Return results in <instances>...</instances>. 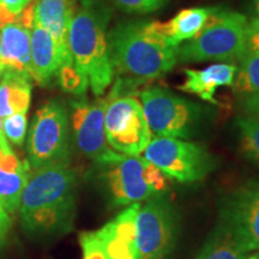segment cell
I'll use <instances>...</instances> for the list:
<instances>
[{
    "label": "cell",
    "instance_id": "1",
    "mask_svg": "<svg viewBox=\"0 0 259 259\" xmlns=\"http://www.w3.org/2000/svg\"><path fill=\"white\" fill-rule=\"evenodd\" d=\"M29 235L52 239L72 231L77 211V174L70 162L31 169L19 199Z\"/></svg>",
    "mask_w": 259,
    "mask_h": 259
},
{
    "label": "cell",
    "instance_id": "2",
    "mask_svg": "<svg viewBox=\"0 0 259 259\" xmlns=\"http://www.w3.org/2000/svg\"><path fill=\"white\" fill-rule=\"evenodd\" d=\"M108 56L114 73L148 82L160 78L178 63L171 48L155 30L153 21H124L107 34Z\"/></svg>",
    "mask_w": 259,
    "mask_h": 259
},
{
    "label": "cell",
    "instance_id": "3",
    "mask_svg": "<svg viewBox=\"0 0 259 259\" xmlns=\"http://www.w3.org/2000/svg\"><path fill=\"white\" fill-rule=\"evenodd\" d=\"M111 18L112 10L106 0H78L69 29L74 66L88 77L97 97L105 94L114 77L107 41Z\"/></svg>",
    "mask_w": 259,
    "mask_h": 259
},
{
    "label": "cell",
    "instance_id": "4",
    "mask_svg": "<svg viewBox=\"0 0 259 259\" xmlns=\"http://www.w3.org/2000/svg\"><path fill=\"white\" fill-rule=\"evenodd\" d=\"M141 103L150 131L157 137L196 138L212 124L215 111L170 90L153 87L142 90Z\"/></svg>",
    "mask_w": 259,
    "mask_h": 259
},
{
    "label": "cell",
    "instance_id": "5",
    "mask_svg": "<svg viewBox=\"0 0 259 259\" xmlns=\"http://www.w3.org/2000/svg\"><path fill=\"white\" fill-rule=\"evenodd\" d=\"M247 17L240 12L220 8L211 16L202 31L177 47L180 63L240 60L245 54Z\"/></svg>",
    "mask_w": 259,
    "mask_h": 259
},
{
    "label": "cell",
    "instance_id": "6",
    "mask_svg": "<svg viewBox=\"0 0 259 259\" xmlns=\"http://www.w3.org/2000/svg\"><path fill=\"white\" fill-rule=\"evenodd\" d=\"M147 162L144 156L120 154L113 149L93 161L92 176L109 205L128 206L155 196L145 180Z\"/></svg>",
    "mask_w": 259,
    "mask_h": 259
},
{
    "label": "cell",
    "instance_id": "7",
    "mask_svg": "<svg viewBox=\"0 0 259 259\" xmlns=\"http://www.w3.org/2000/svg\"><path fill=\"white\" fill-rule=\"evenodd\" d=\"M137 259H170L181 233V216L166 194L147 199L136 221Z\"/></svg>",
    "mask_w": 259,
    "mask_h": 259
},
{
    "label": "cell",
    "instance_id": "8",
    "mask_svg": "<svg viewBox=\"0 0 259 259\" xmlns=\"http://www.w3.org/2000/svg\"><path fill=\"white\" fill-rule=\"evenodd\" d=\"M70 116L60 100H51L32 118L28 138L31 169L70 162Z\"/></svg>",
    "mask_w": 259,
    "mask_h": 259
},
{
    "label": "cell",
    "instance_id": "9",
    "mask_svg": "<svg viewBox=\"0 0 259 259\" xmlns=\"http://www.w3.org/2000/svg\"><path fill=\"white\" fill-rule=\"evenodd\" d=\"M144 158L181 184L205 179L220 163L203 144L170 137L151 139L144 150Z\"/></svg>",
    "mask_w": 259,
    "mask_h": 259
},
{
    "label": "cell",
    "instance_id": "10",
    "mask_svg": "<svg viewBox=\"0 0 259 259\" xmlns=\"http://www.w3.org/2000/svg\"><path fill=\"white\" fill-rule=\"evenodd\" d=\"M216 227L245 251H259V179L245 181L223 194Z\"/></svg>",
    "mask_w": 259,
    "mask_h": 259
},
{
    "label": "cell",
    "instance_id": "11",
    "mask_svg": "<svg viewBox=\"0 0 259 259\" xmlns=\"http://www.w3.org/2000/svg\"><path fill=\"white\" fill-rule=\"evenodd\" d=\"M105 112V132L108 145L116 153H144L151 141V131L143 106L134 96L108 97Z\"/></svg>",
    "mask_w": 259,
    "mask_h": 259
},
{
    "label": "cell",
    "instance_id": "12",
    "mask_svg": "<svg viewBox=\"0 0 259 259\" xmlns=\"http://www.w3.org/2000/svg\"><path fill=\"white\" fill-rule=\"evenodd\" d=\"M108 99L97 97L89 102L84 96L71 102L70 124L73 139L84 156L95 161L112 150L105 132V112Z\"/></svg>",
    "mask_w": 259,
    "mask_h": 259
},
{
    "label": "cell",
    "instance_id": "13",
    "mask_svg": "<svg viewBox=\"0 0 259 259\" xmlns=\"http://www.w3.org/2000/svg\"><path fill=\"white\" fill-rule=\"evenodd\" d=\"M30 34L31 78L42 87L52 82L63 65L73 63L61 53L52 35L41 25L34 23Z\"/></svg>",
    "mask_w": 259,
    "mask_h": 259
},
{
    "label": "cell",
    "instance_id": "14",
    "mask_svg": "<svg viewBox=\"0 0 259 259\" xmlns=\"http://www.w3.org/2000/svg\"><path fill=\"white\" fill-rule=\"evenodd\" d=\"M78 0H35L34 23L52 35L61 53L72 60L69 48V29Z\"/></svg>",
    "mask_w": 259,
    "mask_h": 259
},
{
    "label": "cell",
    "instance_id": "15",
    "mask_svg": "<svg viewBox=\"0 0 259 259\" xmlns=\"http://www.w3.org/2000/svg\"><path fill=\"white\" fill-rule=\"evenodd\" d=\"M219 9L216 6L184 9L167 22L153 21L154 28L168 46L177 48L196 37Z\"/></svg>",
    "mask_w": 259,
    "mask_h": 259
},
{
    "label": "cell",
    "instance_id": "16",
    "mask_svg": "<svg viewBox=\"0 0 259 259\" xmlns=\"http://www.w3.org/2000/svg\"><path fill=\"white\" fill-rule=\"evenodd\" d=\"M238 66L231 63L209 65L202 70L186 69V79L179 89L184 93L197 95L203 101L218 105L215 94L222 87H232Z\"/></svg>",
    "mask_w": 259,
    "mask_h": 259
},
{
    "label": "cell",
    "instance_id": "17",
    "mask_svg": "<svg viewBox=\"0 0 259 259\" xmlns=\"http://www.w3.org/2000/svg\"><path fill=\"white\" fill-rule=\"evenodd\" d=\"M0 64L5 70H14L31 77L30 30L18 23H10L2 28Z\"/></svg>",
    "mask_w": 259,
    "mask_h": 259
},
{
    "label": "cell",
    "instance_id": "18",
    "mask_svg": "<svg viewBox=\"0 0 259 259\" xmlns=\"http://www.w3.org/2000/svg\"><path fill=\"white\" fill-rule=\"evenodd\" d=\"M30 170L28 162L19 161L15 154L5 155L0 149V203L8 212L18 209Z\"/></svg>",
    "mask_w": 259,
    "mask_h": 259
},
{
    "label": "cell",
    "instance_id": "19",
    "mask_svg": "<svg viewBox=\"0 0 259 259\" xmlns=\"http://www.w3.org/2000/svg\"><path fill=\"white\" fill-rule=\"evenodd\" d=\"M31 77L5 70L0 82V118L27 113L31 100Z\"/></svg>",
    "mask_w": 259,
    "mask_h": 259
},
{
    "label": "cell",
    "instance_id": "20",
    "mask_svg": "<svg viewBox=\"0 0 259 259\" xmlns=\"http://www.w3.org/2000/svg\"><path fill=\"white\" fill-rule=\"evenodd\" d=\"M248 253L226 232L215 227L194 259H245Z\"/></svg>",
    "mask_w": 259,
    "mask_h": 259
},
{
    "label": "cell",
    "instance_id": "21",
    "mask_svg": "<svg viewBox=\"0 0 259 259\" xmlns=\"http://www.w3.org/2000/svg\"><path fill=\"white\" fill-rule=\"evenodd\" d=\"M232 88L241 96L259 92V54L246 52L241 57Z\"/></svg>",
    "mask_w": 259,
    "mask_h": 259
},
{
    "label": "cell",
    "instance_id": "22",
    "mask_svg": "<svg viewBox=\"0 0 259 259\" xmlns=\"http://www.w3.org/2000/svg\"><path fill=\"white\" fill-rule=\"evenodd\" d=\"M235 128L242 155L259 166V120L251 116H239L235 119Z\"/></svg>",
    "mask_w": 259,
    "mask_h": 259
},
{
    "label": "cell",
    "instance_id": "23",
    "mask_svg": "<svg viewBox=\"0 0 259 259\" xmlns=\"http://www.w3.org/2000/svg\"><path fill=\"white\" fill-rule=\"evenodd\" d=\"M95 233L108 259H137L136 252L116 235L111 222Z\"/></svg>",
    "mask_w": 259,
    "mask_h": 259
},
{
    "label": "cell",
    "instance_id": "24",
    "mask_svg": "<svg viewBox=\"0 0 259 259\" xmlns=\"http://www.w3.org/2000/svg\"><path fill=\"white\" fill-rule=\"evenodd\" d=\"M141 205V203L131 204L125 210H122L113 221H111L116 235L122 241H125L136 252V254H137V246H136V227L137 226H136V221H137V215Z\"/></svg>",
    "mask_w": 259,
    "mask_h": 259
},
{
    "label": "cell",
    "instance_id": "25",
    "mask_svg": "<svg viewBox=\"0 0 259 259\" xmlns=\"http://www.w3.org/2000/svg\"><path fill=\"white\" fill-rule=\"evenodd\" d=\"M58 80L65 93L84 96L89 87V78L74 66L73 63L63 65L58 71Z\"/></svg>",
    "mask_w": 259,
    "mask_h": 259
},
{
    "label": "cell",
    "instance_id": "26",
    "mask_svg": "<svg viewBox=\"0 0 259 259\" xmlns=\"http://www.w3.org/2000/svg\"><path fill=\"white\" fill-rule=\"evenodd\" d=\"M111 4L131 15H149L160 11L170 0H108Z\"/></svg>",
    "mask_w": 259,
    "mask_h": 259
},
{
    "label": "cell",
    "instance_id": "27",
    "mask_svg": "<svg viewBox=\"0 0 259 259\" xmlns=\"http://www.w3.org/2000/svg\"><path fill=\"white\" fill-rule=\"evenodd\" d=\"M27 126V113H16V114L6 116L3 120V131L6 139L18 147L24 143Z\"/></svg>",
    "mask_w": 259,
    "mask_h": 259
},
{
    "label": "cell",
    "instance_id": "28",
    "mask_svg": "<svg viewBox=\"0 0 259 259\" xmlns=\"http://www.w3.org/2000/svg\"><path fill=\"white\" fill-rule=\"evenodd\" d=\"M145 180H147L150 189L153 190L155 196L166 194L168 187L170 185V178H168L160 168H157L149 161L145 166Z\"/></svg>",
    "mask_w": 259,
    "mask_h": 259
},
{
    "label": "cell",
    "instance_id": "29",
    "mask_svg": "<svg viewBox=\"0 0 259 259\" xmlns=\"http://www.w3.org/2000/svg\"><path fill=\"white\" fill-rule=\"evenodd\" d=\"M79 242L83 250V259H107L95 232L82 233L79 235Z\"/></svg>",
    "mask_w": 259,
    "mask_h": 259
},
{
    "label": "cell",
    "instance_id": "30",
    "mask_svg": "<svg viewBox=\"0 0 259 259\" xmlns=\"http://www.w3.org/2000/svg\"><path fill=\"white\" fill-rule=\"evenodd\" d=\"M245 50L247 53L259 54V17L252 19L247 23Z\"/></svg>",
    "mask_w": 259,
    "mask_h": 259
},
{
    "label": "cell",
    "instance_id": "31",
    "mask_svg": "<svg viewBox=\"0 0 259 259\" xmlns=\"http://www.w3.org/2000/svg\"><path fill=\"white\" fill-rule=\"evenodd\" d=\"M242 108L247 113L251 118L258 119L259 120V92L254 94H250V95L242 96Z\"/></svg>",
    "mask_w": 259,
    "mask_h": 259
},
{
    "label": "cell",
    "instance_id": "32",
    "mask_svg": "<svg viewBox=\"0 0 259 259\" xmlns=\"http://www.w3.org/2000/svg\"><path fill=\"white\" fill-rule=\"evenodd\" d=\"M10 229H11V219H10L9 212L0 203V245L6 240Z\"/></svg>",
    "mask_w": 259,
    "mask_h": 259
},
{
    "label": "cell",
    "instance_id": "33",
    "mask_svg": "<svg viewBox=\"0 0 259 259\" xmlns=\"http://www.w3.org/2000/svg\"><path fill=\"white\" fill-rule=\"evenodd\" d=\"M32 2H34V0H0V3H3V4L15 15L21 14V12Z\"/></svg>",
    "mask_w": 259,
    "mask_h": 259
},
{
    "label": "cell",
    "instance_id": "34",
    "mask_svg": "<svg viewBox=\"0 0 259 259\" xmlns=\"http://www.w3.org/2000/svg\"><path fill=\"white\" fill-rule=\"evenodd\" d=\"M16 22H17V15L12 14L3 3H0V28L6 24L16 23Z\"/></svg>",
    "mask_w": 259,
    "mask_h": 259
},
{
    "label": "cell",
    "instance_id": "35",
    "mask_svg": "<svg viewBox=\"0 0 259 259\" xmlns=\"http://www.w3.org/2000/svg\"><path fill=\"white\" fill-rule=\"evenodd\" d=\"M0 149H2V151L5 155L14 154V151H12V149L10 148V145L8 143V139H6V137H5L4 131H3V120H2V118H0Z\"/></svg>",
    "mask_w": 259,
    "mask_h": 259
},
{
    "label": "cell",
    "instance_id": "36",
    "mask_svg": "<svg viewBox=\"0 0 259 259\" xmlns=\"http://www.w3.org/2000/svg\"><path fill=\"white\" fill-rule=\"evenodd\" d=\"M245 259H259V251L250 252V253L246 255Z\"/></svg>",
    "mask_w": 259,
    "mask_h": 259
},
{
    "label": "cell",
    "instance_id": "37",
    "mask_svg": "<svg viewBox=\"0 0 259 259\" xmlns=\"http://www.w3.org/2000/svg\"><path fill=\"white\" fill-rule=\"evenodd\" d=\"M4 72H5V67L3 66L2 64H0V82H2V79H3V74H4Z\"/></svg>",
    "mask_w": 259,
    "mask_h": 259
},
{
    "label": "cell",
    "instance_id": "38",
    "mask_svg": "<svg viewBox=\"0 0 259 259\" xmlns=\"http://www.w3.org/2000/svg\"><path fill=\"white\" fill-rule=\"evenodd\" d=\"M254 9H255V12H257V15L259 17V0H254Z\"/></svg>",
    "mask_w": 259,
    "mask_h": 259
},
{
    "label": "cell",
    "instance_id": "39",
    "mask_svg": "<svg viewBox=\"0 0 259 259\" xmlns=\"http://www.w3.org/2000/svg\"><path fill=\"white\" fill-rule=\"evenodd\" d=\"M107 259H108V258H107Z\"/></svg>",
    "mask_w": 259,
    "mask_h": 259
}]
</instances>
